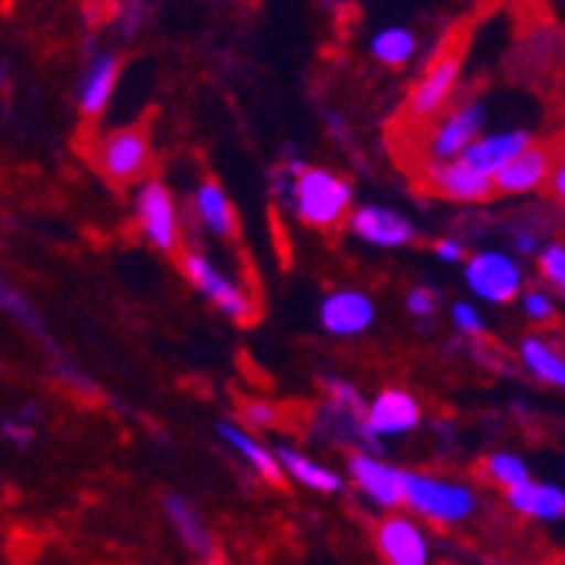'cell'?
<instances>
[{
	"label": "cell",
	"instance_id": "1",
	"mask_svg": "<svg viewBox=\"0 0 565 565\" xmlns=\"http://www.w3.org/2000/svg\"><path fill=\"white\" fill-rule=\"evenodd\" d=\"M403 504L437 525H457L475 515L478 498L465 484H450V481H437L427 475L406 471V501Z\"/></svg>",
	"mask_w": 565,
	"mask_h": 565
},
{
	"label": "cell",
	"instance_id": "2",
	"mask_svg": "<svg viewBox=\"0 0 565 565\" xmlns=\"http://www.w3.org/2000/svg\"><path fill=\"white\" fill-rule=\"evenodd\" d=\"M352 203V186L329 170H298L295 183V211L308 227H332Z\"/></svg>",
	"mask_w": 565,
	"mask_h": 565
},
{
	"label": "cell",
	"instance_id": "3",
	"mask_svg": "<svg viewBox=\"0 0 565 565\" xmlns=\"http://www.w3.org/2000/svg\"><path fill=\"white\" fill-rule=\"evenodd\" d=\"M465 281L478 298L491 305H508L522 295V268L498 250H478L475 258H468Z\"/></svg>",
	"mask_w": 565,
	"mask_h": 565
},
{
	"label": "cell",
	"instance_id": "4",
	"mask_svg": "<svg viewBox=\"0 0 565 565\" xmlns=\"http://www.w3.org/2000/svg\"><path fill=\"white\" fill-rule=\"evenodd\" d=\"M136 214H139L142 234H146V241L152 247L163 250V254H173L180 247L177 203H173V193L160 180H149V183L139 186V193H136Z\"/></svg>",
	"mask_w": 565,
	"mask_h": 565
},
{
	"label": "cell",
	"instance_id": "5",
	"mask_svg": "<svg viewBox=\"0 0 565 565\" xmlns=\"http://www.w3.org/2000/svg\"><path fill=\"white\" fill-rule=\"evenodd\" d=\"M183 275L207 295L224 316H231V319H237V322H247L250 316H254V305H250V298L231 281V278H224L203 254H183Z\"/></svg>",
	"mask_w": 565,
	"mask_h": 565
},
{
	"label": "cell",
	"instance_id": "6",
	"mask_svg": "<svg viewBox=\"0 0 565 565\" xmlns=\"http://www.w3.org/2000/svg\"><path fill=\"white\" fill-rule=\"evenodd\" d=\"M98 167L113 183H129L149 167V142L142 129L109 132L98 146Z\"/></svg>",
	"mask_w": 565,
	"mask_h": 565
},
{
	"label": "cell",
	"instance_id": "7",
	"mask_svg": "<svg viewBox=\"0 0 565 565\" xmlns=\"http://www.w3.org/2000/svg\"><path fill=\"white\" fill-rule=\"evenodd\" d=\"M417 424H420V403L403 390H383L363 414V437L380 440V437L414 430Z\"/></svg>",
	"mask_w": 565,
	"mask_h": 565
},
{
	"label": "cell",
	"instance_id": "8",
	"mask_svg": "<svg viewBox=\"0 0 565 565\" xmlns=\"http://www.w3.org/2000/svg\"><path fill=\"white\" fill-rule=\"evenodd\" d=\"M349 475L359 491L383 508H396L406 501V471L383 465L373 454H349Z\"/></svg>",
	"mask_w": 565,
	"mask_h": 565
},
{
	"label": "cell",
	"instance_id": "9",
	"mask_svg": "<svg viewBox=\"0 0 565 565\" xmlns=\"http://www.w3.org/2000/svg\"><path fill=\"white\" fill-rule=\"evenodd\" d=\"M319 319L332 335H363L376 322V305L363 291H335L322 301Z\"/></svg>",
	"mask_w": 565,
	"mask_h": 565
},
{
	"label": "cell",
	"instance_id": "10",
	"mask_svg": "<svg viewBox=\"0 0 565 565\" xmlns=\"http://www.w3.org/2000/svg\"><path fill=\"white\" fill-rule=\"evenodd\" d=\"M427 177H430L434 190H440L447 200L478 203V200H488V196L498 190L494 177H488V173L468 167L460 157H457V160H437V163L430 167Z\"/></svg>",
	"mask_w": 565,
	"mask_h": 565
},
{
	"label": "cell",
	"instance_id": "11",
	"mask_svg": "<svg viewBox=\"0 0 565 565\" xmlns=\"http://www.w3.org/2000/svg\"><path fill=\"white\" fill-rule=\"evenodd\" d=\"M376 548L393 565H424L430 558L427 535L403 515H390L376 525Z\"/></svg>",
	"mask_w": 565,
	"mask_h": 565
},
{
	"label": "cell",
	"instance_id": "12",
	"mask_svg": "<svg viewBox=\"0 0 565 565\" xmlns=\"http://www.w3.org/2000/svg\"><path fill=\"white\" fill-rule=\"evenodd\" d=\"M349 231L373 247H403L417 237L414 224L399 214H393V211H386V207H359L349 217Z\"/></svg>",
	"mask_w": 565,
	"mask_h": 565
},
{
	"label": "cell",
	"instance_id": "13",
	"mask_svg": "<svg viewBox=\"0 0 565 565\" xmlns=\"http://www.w3.org/2000/svg\"><path fill=\"white\" fill-rule=\"evenodd\" d=\"M532 146V136L525 129H511V132H494V136H484V139H475L465 152H460V160L468 167L494 177L498 170H504L511 160L525 152Z\"/></svg>",
	"mask_w": 565,
	"mask_h": 565
},
{
	"label": "cell",
	"instance_id": "14",
	"mask_svg": "<svg viewBox=\"0 0 565 565\" xmlns=\"http://www.w3.org/2000/svg\"><path fill=\"white\" fill-rule=\"evenodd\" d=\"M481 122H484V109L481 106H465V109H457L454 116H447L440 122V129L434 132L430 157L434 160H457L460 152H465L478 139Z\"/></svg>",
	"mask_w": 565,
	"mask_h": 565
},
{
	"label": "cell",
	"instance_id": "15",
	"mask_svg": "<svg viewBox=\"0 0 565 565\" xmlns=\"http://www.w3.org/2000/svg\"><path fill=\"white\" fill-rule=\"evenodd\" d=\"M508 491V504L519 511V515L539 519V522H558L565 519V494L555 484H542V481H522L511 484Z\"/></svg>",
	"mask_w": 565,
	"mask_h": 565
},
{
	"label": "cell",
	"instance_id": "16",
	"mask_svg": "<svg viewBox=\"0 0 565 565\" xmlns=\"http://www.w3.org/2000/svg\"><path fill=\"white\" fill-rule=\"evenodd\" d=\"M457 72H460V65H457V58H440L420 82H417V88H414V95H409V116L414 119H427V116H434L444 102L450 98V92H454V85H457Z\"/></svg>",
	"mask_w": 565,
	"mask_h": 565
},
{
	"label": "cell",
	"instance_id": "17",
	"mask_svg": "<svg viewBox=\"0 0 565 565\" xmlns=\"http://www.w3.org/2000/svg\"><path fill=\"white\" fill-rule=\"evenodd\" d=\"M548 177V152L545 149H525L511 160L504 170L494 173V183L501 193H529Z\"/></svg>",
	"mask_w": 565,
	"mask_h": 565
},
{
	"label": "cell",
	"instance_id": "18",
	"mask_svg": "<svg viewBox=\"0 0 565 565\" xmlns=\"http://www.w3.org/2000/svg\"><path fill=\"white\" fill-rule=\"evenodd\" d=\"M217 434L237 450V454H244L250 465H254V471H258L262 478H268V481H281L285 478V468H281V457H278V450H268L262 440H254L250 434H244L241 427H234V424H221L217 427Z\"/></svg>",
	"mask_w": 565,
	"mask_h": 565
},
{
	"label": "cell",
	"instance_id": "19",
	"mask_svg": "<svg viewBox=\"0 0 565 565\" xmlns=\"http://www.w3.org/2000/svg\"><path fill=\"white\" fill-rule=\"evenodd\" d=\"M116 78H119V62L113 55H102L92 72L85 75L82 82V95H78V106L85 116H98L102 109L109 106V95L116 88Z\"/></svg>",
	"mask_w": 565,
	"mask_h": 565
},
{
	"label": "cell",
	"instance_id": "20",
	"mask_svg": "<svg viewBox=\"0 0 565 565\" xmlns=\"http://www.w3.org/2000/svg\"><path fill=\"white\" fill-rule=\"evenodd\" d=\"M196 214L200 224L207 227L217 237H234V211H231V200L227 193L214 183V180H203L196 186Z\"/></svg>",
	"mask_w": 565,
	"mask_h": 565
},
{
	"label": "cell",
	"instance_id": "21",
	"mask_svg": "<svg viewBox=\"0 0 565 565\" xmlns=\"http://www.w3.org/2000/svg\"><path fill=\"white\" fill-rule=\"evenodd\" d=\"M167 515H170L177 535L183 539V545H186L190 552H196V555H203V558H211V555H214V539H211L207 525L200 522V515H196V511H193L183 498H177V494L167 498Z\"/></svg>",
	"mask_w": 565,
	"mask_h": 565
},
{
	"label": "cell",
	"instance_id": "22",
	"mask_svg": "<svg viewBox=\"0 0 565 565\" xmlns=\"http://www.w3.org/2000/svg\"><path fill=\"white\" fill-rule=\"evenodd\" d=\"M278 457H281L285 475H291V478H295V481H301L305 488L322 491V494H335V491H342V478H339L335 471H329V468L316 465V460L301 457L298 450L281 447V450H278Z\"/></svg>",
	"mask_w": 565,
	"mask_h": 565
},
{
	"label": "cell",
	"instance_id": "23",
	"mask_svg": "<svg viewBox=\"0 0 565 565\" xmlns=\"http://www.w3.org/2000/svg\"><path fill=\"white\" fill-rule=\"evenodd\" d=\"M522 363L545 383L562 386L565 390V355H558L555 349H548L542 339H525L522 342Z\"/></svg>",
	"mask_w": 565,
	"mask_h": 565
},
{
	"label": "cell",
	"instance_id": "24",
	"mask_svg": "<svg viewBox=\"0 0 565 565\" xmlns=\"http://www.w3.org/2000/svg\"><path fill=\"white\" fill-rule=\"evenodd\" d=\"M370 51H373V55H376L383 65L399 68V65H406L409 58H414L417 38H414V31H409V28H383V31L373 38Z\"/></svg>",
	"mask_w": 565,
	"mask_h": 565
},
{
	"label": "cell",
	"instance_id": "25",
	"mask_svg": "<svg viewBox=\"0 0 565 565\" xmlns=\"http://www.w3.org/2000/svg\"><path fill=\"white\" fill-rule=\"evenodd\" d=\"M484 471L491 481H498L501 488H511V484H522L529 481V468H525V460L515 457V454H491L484 460Z\"/></svg>",
	"mask_w": 565,
	"mask_h": 565
},
{
	"label": "cell",
	"instance_id": "26",
	"mask_svg": "<svg viewBox=\"0 0 565 565\" xmlns=\"http://www.w3.org/2000/svg\"><path fill=\"white\" fill-rule=\"evenodd\" d=\"M539 265H542V275H545L558 291H565V244H548V247L539 254Z\"/></svg>",
	"mask_w": 565,
	"mask_h": 565
},
{
	"label": "cell",
	"instance_id": "27",
	"mask_svg": "<svg viewBox=\"0 0 565 565\" xmlns=\"http://www.w3.org/2000/svg\"><path fill=\"white\" fill-rule=\"evenodd\" d=\"M450 316H454V326L460 332H468V335H481L484 332V319L475 312V305H468V301H457Z\"/></svg>",
	"mask_w": 565,
	"mask_h": 565
},
{
	"label": "cell",
	"instance_id": "28",
	"mask_svg": "<svg viewBox=\"0 0 565 565\" xmlns=\"http://www.w3.org/2000/svg\"><path fill=\"white\" fill-rule=\"evenodd\" d=\"M525 312L532 316V319H539V322H548L552 316H555V305H552V298L545 295V291H539V288H532V291H525Z\"/></svg>",
	"mask_w": 565,
	"mask_h": 565
},
{
	"label": "cell",
	"instance_id": "29",
	"mask_svg": "<svg viewBox=\"0 0 565 565\" xmlns=\"http://www.w3.org/2000/svg\"><path fill=\"white\" fill-rule=\"evenodd\" d=\"M434 305H437V295L427 291V288H414V291L406 295V308H409L414 316H420V319L434 312Z\"/></svg>",
	"mask_w": 565,
	"mask_h": 565
},
{
	"label": "cell",
	"instance_id": "30",
	"mask_svg": "<svg viewBox=\"0 0 565 565\" xmlns=\"http://www.w3.org/2000/svg\"><path fill=\"white\" fill-rule=\"evenodd\" d=\"M250 424H258V427H265V424H271L275 420V409L271 406H265V403H247V414H244Z\"/></svg>",
	"mask_w": 565,
	"mask_h": 565
},
{
	"label": "cell",
	"instance_id": "31",
	"mask_svg": "<svg viewBox=\"0 0 565 565\" xmlns=\"http://www.w3.org/2000/svg\"><path fill=\"white\" fill-rule=\"evenodd\" d=\"M434 250H437L440 262H460V258H465V247H460L457 241H437Z\"/></svg>",
	"mask_w": 565,
	"mask_h": 565
},
{
	"label": "cell",
	"instance_id": "32",
	"mask_svg": "<svg viewBox=\"0 0 565 565\" xmlns=\"http://www.w3.org/2000/svg\"><path fill=\"white\" fill-rule=\"evenodd\" d=\"M552 193L565 203V163H558V167L552 170Z\"/></svg>",
	"mask_w": 565,
	"mask_h": 565
},
{
	"label": "cell",
	"instance_id": "33",
	"mask_svg": "<svg viewBox=\"0 0 565 565\" xmlns=\"http://www.w3.org/2000/svg\"><path fill=\"white\" fill-rule=\"evenodd\" d=\"M515 247H519V250H535V237H532V234H519V237H515Z\"/></svg>",
	"mask_w": 565,
	"mask_h": 565
}]
</instances>
